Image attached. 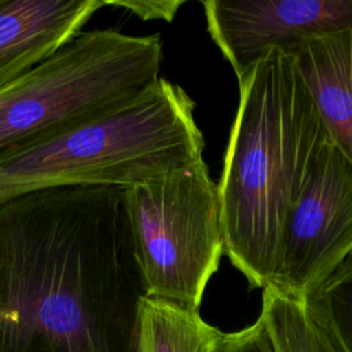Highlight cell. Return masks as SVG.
<instances>
[{
	"mask_svg": "<svg viewBox=\"0 0 352 352\" xmlns=\"http://www.w3.org/2000/svg\"><path fill=\"white\" fill-rule=\"evenodd\" d=\"M125 206L146 296L198 309L226 243L205 161L125 188Z\"/></svg>",
	"mask_w": 352,
	"mask_h": 352,
	"instance_id": "cell-5",
	"label": "cell"
},
{
	"mask_svg": "<svg viewBox=\"0 0 352 352\" xmlns=\"http://www.w3.org/2000/svg\"><path fill=\"white\" fill-rule=\"evenodd\" d=\"M103 0H0V88L82 32Z\"/></svg>",
	"mask_w": 352,
	"mask_h": 352,
	"instance_id": "cell-8",
	"label": "cell"
},
{
	"mask_svg": "<svg viewBox=\"0 0 352 352\" xmlns=\"http://www.w3.org/2000/svg\"><path fill=\"white\" fill-rule=\"evenodd\" d=\"M280 50L294 60L330 140L352 162V26Z\"/></svg>",
	"mask_w": 352,
	"mask_h": 352,
	"instance_id": "cell-9",
	"label": "cell"
},
{
	"mask_svg": "<svg viewBox=\"0 0 352 352\" xmlns=\"http://www.w3.org/2000/svg\"><path fill=\"white\" fill-rule=\"evenodd\" d=\"M352 253V162L329 139L289 209L267 289L302 300Z\"/></svg>",
	"mask_w": 352,
	"mask_h": 352,
	"instance_id": "cell-6",
	"label": "cell"
},
{
	"mask_svg": "<svg viewBox=\"0 0 352 352\" xmlns=\"http://www.w3.org/2000/svg\"><path fill=\"white\" fill-rule=\"evenodd\" d=\"M104 6L122 7L139 18L172 22L184 0H103Z\"/></svg>",
	"mask_w": 352,
	"mask_h": 352,
	"instance_id": "cell-14",
	"label": "cell"
},
{
	"mask_svg": "<svg viewBox=\"0 0 352 352\" xmlns=\"http://www.w3.org/2000/svg\"><path fill=\"white\" fill-rule=\"evenodd\" d=\"M337 352H352V253L302 298Z\"/></svg>",
	"mask_w": 352,
	"mask_h": 352,
	"instance_id": "cell-11",
	"label": "cell"
},
{
	"mask_svg": "<svg viewBox=\"0 0 352 352\" xmlns=\"http://www.w3.org/2000/svg\"><path fill=\"white\" fill-rule=\"evenodd\" d=\"M329 139L292 56L267 51L239 80L217 184L224 253L252 287L272 285L285 217Z\"/></svg>",
	"mask_w": 352,
	"mask_h": 352,
	"instance_id": "cell-1",
	"label": "cell"
},
{
	"mask_svg": "<svg viewBox=\"0 0 352 352\" xmlns=\"http://www.w3.org/2000/svg\"><path fill=\"white\" fill-rule=\"evenodd\" d=\"M212 40L238 81L271 48L352 26V0H208Z\"/></svg>",
	"mask_w": 352,
	"mask_h": 352,
	"instance_id": "cell-7",
	"label": "cell"
},
{
	"mask_svg": "<svg viewBox=\"0 0 352 352\" xmlns=\"http://www.w3.org/2000/svg\"><path fill=\"white\" fill-rule=\"evenodd\" d=\"M216 352H275L272 338L264 320L258 319L234 333H221Z\"/></svg>",
	"mask_w": 352,
	"mask_h": 352,
	"instance_id": "cell-13",
	"label": "cell"
},
{
	"mask_svg": "<svg viewBox=\"0 0 352 352\" xmlns=\"http://www.w3.org/2000/svg\"><path fill=\"white\" fill-rule=\"evenodd\" d=\"M221 333L198 309L144 296L139 302L135 352H216Z\"/></svg>",
	"mask_w": 352,
	"mask_h": 352,
	"instance_id": "cell-10",
	"label": "cell"
},
{
	"mask_svg": "<svg viewBox=\"0 0 352 352\" xmlns=\"http://www.w3.org/2000/svg\"><path fill=\"white\" fill-rule=\"evenodd\" d=\"M186 91L158 78L138 96L54 136L0 154V202L52 187H121L204 160Z\"/></svg>",
	"mask_w": 352,
	"mask_h": 352,
	"instance_id": "cell-2",
	"label": "cell"
},
{
	"mask_svg": "<svg viewBox=\"0 0 352 352\" xmlns=\"http://www.w3.org/2000/svg\"><path fill=\"white\" fill-rule=\"evenodd\" d=\"M161 56L157 34L80 32L0 88V154L54 136L138 96L160 78Z\"/></svg>",
	"mask_w": 352,
	"mask_h": 352,
	"instance_id": "cell-4",
	"label": "cell"
},
{
	"mask_svg": "<svg viewBox=\"0 0 352 352\" xmlns=\"http://www.w3.org/2000/svg\"><path fill=\"white\" fill-rule=\"evenodd\" d=\"M139 274L50 250L0 264V352H135Z\"/></svg>",
	"mask_w": 352,
	"mask_h": 352,
	"instance_id": "cell-3",
	"label": "cell"
},
{
	"mask_svg": "<svg viewBox=\"0 0 352 352\" xmlns=\"http://www.w3.org/2000/svg\"><path fill=\"white\" fill-rule=\"evenodd\" d=\"M260 318L268 329L275 352H337L300 298L264 289Z\"/></svg>",
	"mask_w": 352,
	"mask_h": 352,
	"instance_id": "cell-12",
	"label": "cell"
}]
</instances>
